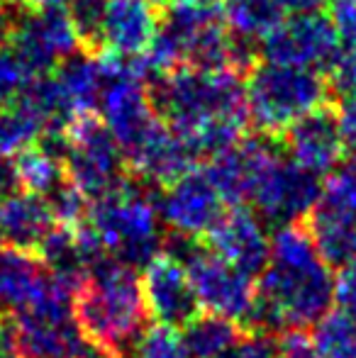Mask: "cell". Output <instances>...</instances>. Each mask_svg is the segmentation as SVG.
<instances>
[{"label": "cell", "mask_w": 356, "mask_h": 358, "mask_svg": "<svg viewBox=\"0 0 356 358\" xmlns=\"http://www.w3.org/2000/svg\"><path fill=\"white\" fill-rule=\"evenodd\" d=\"M142 295L147 312L154 322L183 329L200 315L195 290L190 285L183 261L166 249L142 268Z\"/></svg>", "instance_id": "obj_12"}, {"label": "cell", "mask_w": 356, "mask_h": 358, "mask_svg": "<svg viewBox=\"0 0 356 358\" xmlns=\"http://www.w3.org/2000/svg\"><path fill=\"white\" fill-rule=\"evenodd\" d=\"M10 3H20L27 10H47V8H66L69 0H10Z\"/></svg>", "instance_id": "obj_41"}, {"label": "cell", "mask_w": 356, "mask_h": 358, "mask_svg": "<svg viewBox=\"0 0 356 358\" xmlns=\"http://www.w3.org/2000/svg\"><path fill=\"white\" fill-rule=\"evenodd\" d=\"M225 22L242 47L262 44L283 20L276 0H222Z\"/></svg>", "instance_id": "obj_23"}, {"label": "cell", "mask_w": 356, "mask_h": 358, "mask_svg": "<svg viewBox=\"0 0 356 358\" xmlns=\"http://www.w3.org/2000/svg\"><path fill=\"white\" fill-rule=\"evenodd\" d=\"M342 49L337 29L327 15H288L262 42V59L310 71H327Z\"/></svg>", "instance_id": "obj_9"}, {"label": "cell", "mask_w": 356, "mask_h": 358, "mask_svg": "<svg viewBox=\"0 0 356 358\" xmlns=\"http://www.w3.org/2000/svg\"><path fill=\"white\" fill-rule=\"evenodd\" d=\"M334 305V275L320 259L308 227H276L271 259L257 280L247 327L271 336L313 329Z\"/></svg>", "instance_id": "obj_1"}, {"label": "cell", "mask_w": 356, "mask_h": 358, "mask_svg": "<svg viewBox=\"0 0 356 358\" xmlns=\"http://www.w3.org/2000/svg\"><path fill=\"white\" fill-rule=\"evenodd\" d=\"M329 83L325 73L310 69L283 66L273 62H254L244 73L249 122L259 134L278 137L305 115L325 108Z\"/></svg>", "instance_id": "obj_5"}, {"label": "cell", "mask_w": 356, "mask_h": 358, "mask_svg": "<svg viewBox=\"0 0 356 358\" xmlns=\"http://www.w3.org/2000/svg\"><path fill=\"white\" fill-rule=\"evenodd\" d=\"M334 307L356 315V261L334 273Z\"/></svg>", "instance_id": "obj_34"}, {"label": "cell", "mask_w": 356, "mask_h": 358, "mask_svg": "<svg viewBox=\"0 0 356 358\" xmlns=\"http://www.w3.org/2000/svg\"><path fill=\"white\" fill-rule=\"evenodd\" d=\"M334 117H337L344 146L356 151V93L339 95V103L334 108Z\"/></svg>", "instance_id": "obj_35"}, {"label": "cell", "mask_w": 356, "mask_h": 358, "mask_svg": "<svg viewBox=\"0 0 356 358\" xmlns=\"http://www.w3.org/2000/svg\"><path fill=\"white\" fill-rule=\"evenodd\" d=\"M308 231L320 259L329 268H342L356 261V217L318 203L310 213Z\"/></svg>", "instance_id": "obj_22"}, {"label": "cell", "mask_w": 356, "mask_h": 358, "mask_svg": "<svg viewBox=\"0 0 356 358\" xmlns=\"http://www.w3.org/2000/svg\"><path fill=\"white\" fill-rule=\"evenodd\" d=\"M0 241H3V239H0Z\"/></svg>", "instance_id": "obj_43"}, {"label": "cell", "mask_w": 356, "mask_h": 358, "mask_svg": "<svg viewBox=\"0 0 356 358\" xmlns=\"http://www.w3.org/2000/svg\"><path fill=\"white\" fill-rule=\"evenodd\" d=\"M225 358H278V339L264 331L247 329Z\"/></svg>", "instance_id": "obj_32"}, {"label": "cell", "mask_w": 356, "mask_h": 358, "mask_svg": "<svg viewBox=\"0 0 356 358\" xmlns=\"http://www.w3.org/2000/svg\"><path fill=\"white\" fill-rule=\"evenodd\" d=\"M59 134L66 178L88 203L113 193L127 180V161L95 113L81 115Z\"/></svg>", "instance_id": "obj_6"}, {"label": "cell", "mask_w": 356, "mask_h": 358, "mask_svg": "<svg viewBox=\"0 0 356 358\" xmlns=\"http://www.w3.org/2000/svg\"><path fill=\"white\" fill-rule=\"evenodd\" d=\"M52 76L73 120L98 110V100L105 83L103 57H90L83 49V52L69 57L64 64H59Z\"/></svg>", "instance_id": "obj_20"}, {"label": "cell", "mask_w": 356, "mask_h": 358, "mask_svg": "<svg viewBox=\"0 0 356 358\" xmlns=\"http://www.w3.org/2000/svg\"><path fill=\"white\" fill-rule=\"evenodd\" d=\"M159 32L157 13L144 0H105L98 49L120 59H139Z\"/></svg>", "instance_id": "obj_17"}, {"label": "cell", "mask_w": 356, "mask_h": 358, "mask_svg": "<svg viewBox=\"0 0 356 358\" xmlns=\"http://www.w3.org/2000/svg\"><path fill=\"white\" fill-rule=\"evenodd\" d=\"M86 227L105 254L132 268H144L166 246L157 198L139 180L127 178L113 193L93 200Z\"/></svg>", "instance_id": "obj_4"}, {"label": "cell", "mask_w": 356, "mask_h": 358, "mask_svg": "<svg viewBox=\"0 0 356 358\" xmlns=\"http://www.w3.org/2000/svg\"><path fill=\"white\" fill-rule=\"evenodd\" d=\"M166 251L183 261L200 310L225 317L234 324H247L257 297V283L252 275L234 268L200 241L173 236Z\"/></svg>", "instance_id": "obj_7"}, {"label": "cell", "mask_w": 356, "mask_h": 358, "mask_svg": "<svg viewBox=\"0 0 356 358\" xmlns=\"http://www.w3.org/2000/svg\"><path fill=\"white\" fill-rule=\"evenodd\" d=\"M32 78L34 76L29 73V69L13 52L10 44L0 47V110L17 103L20 95L24 93V88H27Z\"/></svg>", "instance_id": "obj_29"}, {"label": "cell", "mask_w": 356, "mask_h": 358, "mask_svg": "<svg viewBox=\"0 0 356 358\" xmlns=\"http://www.w3.org/2000/svg\"><path fill=\"white\" fill-rule=\"evenodd\" d=\"M334 29L342 44H356V0H327Z\"/></svg>", "instance_id": "obj_33"}, {"label": "cell", "mask_w": 356, "mask_h": 358, "mask_svg": "<svg viewBox=\"0 0 356 358\" xmlns=\"http://www.w3.org/2000/svg\"><path fill=\"white\" fill-rule=\"evenodd\" d=\"M124 161L139 183L166 188L169 183L195 169L198 154L159 117V122L137 144L124 151Z\"/></svg>", "instance_id": "obj_14"}, {"label": "cell", "mask_w": 356, "mask_h": 358, "mask_svg": "<svg viewBox=\"0 0 356 358\" xmlns=\"http://www.w3.org/2000/svg\"><path fill=\"white\" fill-rule=\"evenodd\" d=\"M17 190V173H15V161L8 156H0V198Z\"/></svg>", "instance_id": "obj_38"}, {"label": "cell", "mask_w": 356, "mask_h": 358, "mask_svg": "<svg viewBox=\"0 0 356 358\" xmlns=\"http://www.w3.org/2000/svg\"><path fill=\"white\" fill-rule=\"evenodd\" d=\"M13 5L15 3H10V0H0V47H5L10 42V34H13Z\"/></svg>", "instance_id": "obj_40"}, {"label": "cell", "mask_w": 356, "mask_h": 358, "mask_svg": "<svg viewBox=\"0 0 356 358\" xmlns=\"http://www.w3.org/2000/svg\"><path fill=\"white\" fill-rule=\"evenodd\" d=\"M57 227L49 203L27 190L0 198V239L17 249H37L44 236Z\"/></svg>", "instance_id": "obj_18"}, {"label": "cell", "mask_w": 356, "mask_h": 358, "mask_svg": "<svg viewBox=\"0 0 356 358\" xmlns=\"http://www.w3.org/2000/svg\"><path fill=\"white\" fill-rule=\"evenodd\" d=\"M157 115L200 156L247 137V98L244 73L237 69L180 66L154 80L149 90Z\"/></svg>", "instance_id": "obj_2"}, {"label": "cell", "mask_w": 356, "mask_h": 358, "mask_svg": "<svg viewBox=\"0 0 356 358\" xmlns=\"http://www.w3.org/2000/svg\"><path fill=\"white\" fill-rule=\"evenodd\" d=\"M329 90L337 95L356 93V44H344L325 73Z\"/></svg>", "instance_id": "obj_31"}, {"label": "cell", "mask_w": 356, "mask_h": 358, "mask_svg": "<svg viewBox=\"0 0 356 358\" xmlns=\"http://www.w3.org/2000/svg\"><path fill=\"white\" fill-rule=\"evenodd\" d=\"M10 47L32 76L52 73L59 64L83 49L66 8L27 10L15 20Z\"/></svg>", "instance_id": "obj_10"}, {"label": "cell", "mask_w": 356, "mask_h": 358, "mask_svg": "<svg viewBox=\"0 0 356 358\" xmlns=\"http://www.w3.org/2000/svg\"><path fill=\"white\" fill-rule=\"evenodd\" d=\"M327 0H276L283 13H290V15H303V13H318Z\"/></svg>", "instance_id": "obj_39"}, {"label": "cell", "mask_w": 356, "mask_h": 358, "mask_svg": "<svg viewBox=\"0 0 356 358\" xmlns=\"http://www.w3.org/2000/svg\"><path fill=\"white\" fill-rule=\"evenodd\" d=\"M280 146L290 161L303 166L318 178L327 176L344 159V151H347L334 110L329 108H320L290 124L283 132Z\"/></svg>", "instance_id": "obj_16"}, {"label": "cell", "mask_w": 356, "mask_h": 358, "mask_svg": "<svg viewBox=\"0 0 356 358\" xmlns=\"http://www.w3.org/2000/svg\"><path fill=\"white\" fill-rule=\"evenodd\" d=\"M73 312L83 334L120 358L149 317L137 268L113 256L98 259L78 287Z\"/></svg>", "instance_id": "obj_3"}, {"label": "cell", "mask_w": 356, "mask_h": 358, "mask_svg": "<svg viewBox=\"0 0 356 358\" xmlns=\"http://www.w3.org/2000/svg\"><path fill=\"white\" fill-rule=\"evenodd\" d=\"M144 3H149L152 8H164V5H166L169 0H144Z\"/></svg>", "instance_id": "obj_42"}, {"label": "cell", "mask_w": 356, "mask_h": 358, "mask_svg": "<svg viewBox=\"0 0 356 358\" xmlns=\"http://www.w3.org/2000/svg\"><path fill=\"white\" fill-rule=\"evenodd\" d=\"M180 331H183L188 358H225L242 336L239 324L208 312H200Z\"/></svg>", "instance_id": "obj_24"}, {"label": "cell", "mask_w": 356, "mask_h": 358, "mask_svg": "<svg viewBox=\"0 0 356 358\" xmlns=\"http://www.w3.org/2000/svg\"><path fill=\"white\" fill-rule=\"evenodd\" d=\"M278 151L280 146L276 144L273 137H266V134L244 137L237 144L210 156L203 171L213 180L215 190L225 200V205L242 208L252 198V190L257 185V178L264 171V166Z\"/></svg>", "instance_id": "obj_13"}, {"label": "cell", "mask_w": 356, "mask_h": 358, "mask_svg": "<svg viewBox=\"0 0 356 358\" xmlns=\"http://www.w3.org/2000/svg\"><path fill=\"white\" fill-rule=\"evenodd\" d=\"M162 224L178 239L200 241L225 215V200L203 169H193L162 188L157 198Z\"/></svg>", "instance_id": "obj_11"}, {"label": "cell", "mask_w": 356, "mask_h": 358, "mask_svg": "<svg viewBox=\"0 0 356 358\" xmlns=\"http://www.w3.org/2000/svg\"><path fill=\"white\" fill-rule=\"evenodd\" d=\"M320 203L356 217V151L352 156H344L327 173Z\"/></svg>", "instance_id": "obj_28"}, {"label": "cell", "mask_w": 356, "mask_h": 358, "mask_svg": "<svg viewBox=\"0 0 356 358\" xmlns=\"http://www.w3.org/2000/svg\"><path fill=\"white\" fill-rule=\"evenodd\" d=\"M313 349L320 358H356V315L347 310H329L313 327Z\"/></svg>", "instance_id": "obj_25"}, {"label": "cell", "mask_w": 356, "mask_h": 358, "mask_svg": "<svg viewBox=\"0 0 356 358\" xmlns=\"http://www.w3.org/2000/svg\"><path fill=\"white\" fill-rule=\"evenodd\" d=\"M47 271L34 251L0 246V312L27 310L47 283Z\"/></svg>", "instance_id": "obj_19"}, {"label": "cell", "mask_w": 356, "mask_h": 358, "mask_svg": "<svg viewBox=\"0 0 356 358\" xmlns=\"http://www.w3.org/2000/svg\"><path fill=\"white\" fill-rule=\"evenodd\" d=\"M120 358H188V349H185L183 331L154 322L142 327V331L129 341Z\"/></svg>", "instance_id": "obj_27"}, {"label": "cell", "mask_w": 356, "mask_h": 358, "mask_svg": "<svg viewBox=\"0 0 356 358\" xmlns=\"http://www.w3.org/2000/svg\"><path fill=\"white\" fill-rule=\"evenodd\" d=\"M0 358H22L17 320L10 315L0 317Z\"/></svg>", "instance_id": "obj_36"}, {"label": "cell", "mask_w": 356, "mask_h": 358, "mask_svg": "<svg viewBox=\"0 0 356 358\" xmlns=\"http://www.w3.org/2000/svg\"><path fill=\"white\" fill-rule=\"evenodd\" d=\"M278 358H320L313 349V341L303 331L285 334L278 341Z\"/></svg>", "instance_id": "obj_37"}, {"label": "cell", "mask_w": 356, "mask_h": 358, "mask_svg": "<svg viewBox=\"0 0 356 358\" xmlns=\"http://www.w3.org/2000/svg\"><path fill=\"white\" fill-rule=\"evenodd\" d=\"M103 8H105V0H69L66 3V13L71 17L73 27H76L81 47L86 52L88 49H98Z\"/></svg>", "instance_id": "obj_30"}, {"label": "cell", "mask_w": 356, "mask_h": 358, "mask_svg": "<svg viewBox=\"0 0 356 358\" xmlns=\"http://www.w3.org/2000/svg\"><path fill=\"white\" fill-rule=\"evenodd\" d=\"M208 249L242 273L257 278L264 273L271 259V236L266 231V222L244 205L232 208L222 215V220L208 234Z\"/></svg>", "instance_id": "obj_15"}, {"label": "cell", "mask_w": 356, "mask_h": 358, "mask_svg": "<svg viewBox=\"0 0 356 358\" xmlns=\"http://www.w3.org/2000/svg\"><path fill=\"white\" fill-rule=\"evenodd\" d=\"M15 173L17 185L22 190L47 200L66 183V169H64L62 142L57 134H44L37 144L27 146L15 156Z\"/></svg>", "instance_id": "obj_21"}, {"label": "cell", "mask_w": 356, "mask_h": 358, "mask_svg": "<svg viewBox=\"0 0 356 358\" xmlns=\"http://www.w3.org/2000/svg\"><path fill=\"white\" fill-rule=\"evenodd\" d=\"M47 127L32 108L22 100L0 110V156H17L27 146L37 144Z\"/></svg>", "instance_id": "obj_26"}, {"label": "cell", "mask_w": 356, "mask_h": 358, "mask_svg": "<svg viewBox=\"0 0 356 358\" xmlns=\"http://www.w3.org/2000/svg\"><path fill=\"white\" fill-rule=\"evenodd\" d=\"M322 198V180L285 156L283 146L259 173L249 205L264 222L276 227L310 217Z\"/></svg>", "instance_id": "obj_8"}]
</instances>
